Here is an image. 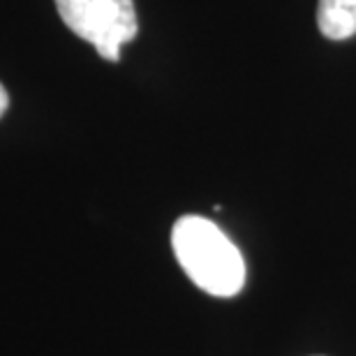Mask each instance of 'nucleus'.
<instances>
[{
  "instance_id": "20e7f679",
  "label": "nucleus",
  "mask_w": 356,
  "mask_h": 356,
  "mask_svg": "<svg viewBox=\"0 0 356 356\" xmlns=\"http://www.w3.org/2000/svg\"><path fill=\"white\" fill-rule=\"evenodd\" d=\"M7 106H10V95H7V90H5V86H3V83H0V118H3V116H5Z\"/></svg>"
},
{
  "instance_id": "f257e3e1",
  "label": "nucleus",
  "mask_w": 356,
  "mask_h": 356,
  "mask_svg": "<svg viewBox=\"0 0 356 356\" xmlns=\"http://www.w3.org/2000/svg\"><path fill=\"white\" fill-rule=\"evenodd\" d=\"M172 248L185 275L206 294L232 298L245 284V259L216 222L183 216L172 229Z\"/></svg>"
},
{
  "instance_id": "f03ea898",
  "label": "nucleus",
  "mask_w": 356,
  "mask_h": 356,
  "mask_svg": "<svg viewBox=\"0 0 356 356\" xmlns=\"http://www.w3.org/2000/svg\"><path fill=\"white\" fill-rule=\"evenodd\" d=\"M70 31L97 49L104 60L118 63L120 47L137 38L134 0H56Z\"/></svg>"
},
{
  "instance_id": "7ed1b4c3",
  "label": "nucleus",
  "mask_w": 356,
  "mask_h": 356,
  "mask_svg": "<svg viewBox=\"0 0 356 356\" xmlns=\"http://www.w3.org/2000/svg\"><path fill=\"white\" fill-rule=\"evenodd\" d=\"M317 26L329 40L352 38L356 35V0H319Z\"/></svg>"
}]
</instances>
